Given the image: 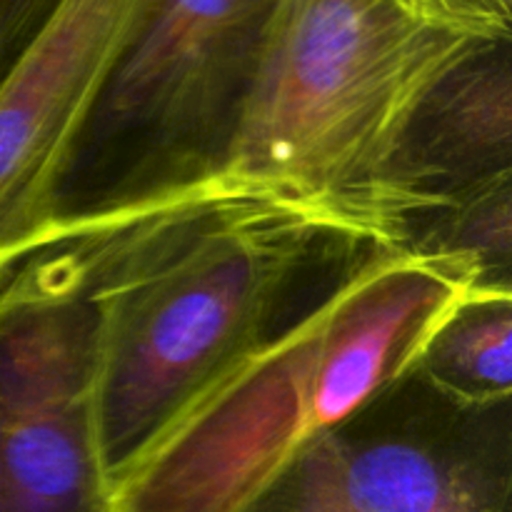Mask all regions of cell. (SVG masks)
<instances>
[{"mask_svg": "<svg viewBox=\"0 0 512 512\" xmlns=\"http://www.w3.org/2000/svg\"><path fill=\"white\" fill-rule=\"evenodd\" d=\"M512 175V38L480 43L428 90L375 188V213L403 248L410 225Z\"/></svg>", "mask_w": 512, "mask_h": 512, "instance_id": "8", "label": "cell"}, {"mask_svg": "<svg viewBox=\"0 0 512 512\" xmlns=\"http://www.w3.org/2000/svg\"><path fill=\"white\" fill-rule=\"evenodd\" d=\"M108 490L93 313L38 253L0 290V512H105Z\"/></svg>", "mask_w": 512, "mask_h": 512, "instance_id": "5", "label": "cell"}, {"mask_svg": "<svg viewBox=\"0 0 512 512\" xmlns=\"http://www.w3.org/2000/svg\"><path fill=\"white\" fill-rule=\"evenodd\" d=\"M433 23L480 40L512 38V0H405Z\"/></svg>", "mask_w": 512, "mask_h": 512, "instance_id": "12", "label": "cell"}, {"mask_svg": "<svg viewBox=\"0 0 512 512\" xmlns=\"http://www.w3.org/2000/svg\"><path fill=\"white\" fill-rule=\"evenodd\" d=\"M480 43L405 0H280L223 178L333 205L398 248L375 188L420 100Z\"/></svg>", "mask_w": 512, "mask_h": 512, "instance_id": "3", "label": "cell"}, {"mask_svg": "<svg viewBox=\"0 0 512 512\" xmlns=\"http://www.w3.org/2000/svg\"><path fill=\"white\" fill-rule=\"evenodd\" d=\"M403 248L460 265L473 290L512 293V175L420 215Z\"/></svg>", "mask_w": 512, "mask_h": 512, "instance_id": "10", "label": "cell"}, {"mask_svg": "<svg viewBox=\"0 0 512 512\" xmlns=\"http://www.w3.org/2000/svg\"><path fill=\"white\" fill-rule=\"evenodd\" d=\"M280 0H148L68 155L50 245L223 178Z\"/></svg>", "mask_w": 512, "mask_h": 512, "instance_id": "4", "label": "cell"}, {"mask_svg": "<svg viewBox=\"0 0 512 512\" xmlns=\"http://www.w3.org/2000/svg\"><path fill=\"white\" fill-rule=\"evenodd\" d=\"M148 0H63L0 85V290L48 248L68 155Z\"/></svg>", "mask_w": 512, "mask_h": 512, "instance_id": "6", "label": "cell"}, {"mask_svg": "<svg viewBox=\"0 0 512 512\" xmlns=\"http://www.w3.org/2000/svg\"><path fill=\"white\" fill-rule=\"evenodd\" d=\"M250 512H360L350 503L330 438L308 450Z\"/></svg>", "mask_w": 512, "mask_h": 512, "instance_id": "11", "label": "cell"}, {"mask_svg": "<svg viewBox=\"0 0 512 512\" xmlns=\"http://www.w3.org/2000/svg\"><path fill=\"white\" fill-rule=\"evenodd\" d=\"M413 373L460 405L510 403L512 293H465L425 340Z\"/></svg>", "mask_w": 512, "mask_h": 512, "instance_id": "9", "label": "cell"}, {"mask_svg": "<svg viewBox=\"0 0 512 512\" xmlns=\"http://www.w3.org/2000/svg\"><path fill=\"white\" fill-rule=\"evenodd\" d=\"M330 448L360 512H512V400L460 405L410 370Z\"/></svg>", "mask_w": 512, "mask_h": 512, "instance_id": "7", "label": "cell"}, {"mask_svg": "<svg viewBox=\"0 0 512 512\" xmlns=\"http://www.w3.org/2000/svg\"><path fill=\"white\" fill-rule=\"evenodd\" d=\"M470 290L448 260L370 250L115 473L105 512H250L313 445L415 368Z\"/></svg>", "mask_w": 512, "mask_h": 512, "instance_id": "2", "label": "cell"}, {"mask_svg": "<svg viewBox=\"0 0 512 512\" xmlns=\"http://www.w3.org/2000/svg\"><path fill=\"white\" fill-rule=\"evenodd\" d=\"M388 248L355 215L218 178L40 250L95 323V415L108 480L205 385L360 258Z\"/></svg>", "mask_w": 512, "mask_h": 512, "instance_id": "1", "label": "cell"}, {"mask_svg": "<svg viewBox=\"0 0 512 512\" xmlns=\"http://www.w3.org/2000/svg\"><path fill=\"white\" fill-rule=\"evenodd\" d=\"M63 0H0V85L50 23Z\"/></svg>", "mask_w": 512, "mask_h": 512, "instance_id": "13", "label": "cell"}]
</instances>
